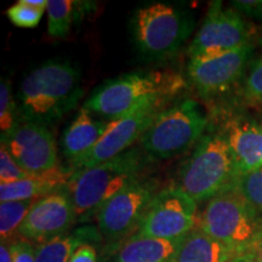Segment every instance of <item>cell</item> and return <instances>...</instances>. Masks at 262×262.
I'll return each instance as SVG.
<instances>
[{
	"instance_id": "cell-23",
	"label": "cell",
	"mask_w": 262,
	"mask_h": 262,
	"mask_svg": "<svg viewBox=\"0 0 262 262\" xmlns=\"http://www.w3.org/2000/svg\"><path fill=\"white\" fill-rule=\"evenodd\" d=\"M235 187L241 194L254 206L256 210L262 212V166L239 175L235 182Z\"/></svg>"
},
{
	"instance_id": "cell-1",
	"label": "cell",
	"mask_w": 262,
	"mask_h": 262,
	"mask_svg": "<svg viewBox=\"0 0 262 262\" xmlns=\"http://www.w3.org/2000/svg\"><path fill=\"white\" fill-rule=\"evenodd\" d=\"M186 81L176 72L149 71L118 77L88 98L84 107L90 112L119 119L150 103H168L185 89Z\"/></svg>"
},
{
	"instance_id": "cell-15",
	"label": "cell",
	"mask_w": 262,
	"mask_h": 262,
	"mask_svg": "<svg viewBox=\"0 0 262 262\" xmlns=\"http://www.w3.org/2000/svg\"><path fill=\"white\" fill-rule=\"evenodd\" d=\"M233 155L238 175L262 166V124L241 114L229 118L221 130Z\"/></svg>"
},
{
	"instance_id": "cell-7",
	"label": "cell",
	"mask_w": 262,
	"mask_h": 262,
	"mask_svg": "<svg viewBox=\"0 0 262 262\" xmlns=\"http://www.w3.org/2000/svg\"><path fill=\"white\" fill-rule=\"evenodd\" d=\"M208 127V118L193 100L163 110L141 137L142 148L156 159L176 157L198 143Z\"/></svg>"
},
{
	"instance_id": "cell-22",
	"label": "cell",
	"mask_w": 262,
	"mask_h": 262,
	"mask_svg": "<svg viewBox=\"0 0 262 262\" xmlns=\"http://www.w3.org/2000/svg\"><path fill=\"white\" fill-rule=\"evenodd\" d=\"M75 3L72 0H48V32L52 38H64L71 31Z\"/></svg>"
},
{
	"instance_id": "cell-28",
	"label": "cell",
	"mask_w": 262,
	"mask_h": 262,
	"mask_svg": "<svg viewBox=\"0 0 262 262\" xmlns=\"http://www.w3.org/2000/svg\"><path fill=\"white\" fill-rule=\"evenodd\" d=\"M12 262H35V247L26 239H15L9 244Z\"/></svg>"
},
{
	"instance_id": "cell-33",
	"label": "cell",
	"mask_w": 262,
	"mask_h": 262,
	"mask_svg": "<svg viewBox=\"0 0 262 262\" xmlns=\"http://www.w3.org/2000/svg\"><path fill=\"white\" fill-rule=\"evenodd\" d=\"M229 262H255V261L251 260V258H249L248 256H238Z\"/></svg>"
},
{
	"instance_id": "cell-8",
	"label": "cell",
	"mask_w": 262,
	"mask_h": 262,
	"mask_svg": "<svg viewBox=\"0 0 262 262\" xmlns=\"http://www.w3.org/2000/svg\"><path fill=\"white\" fill-rule=\"evenodd\" d=\"M198 225L196 203L179 186H170L155 195L136 234L172 241L183 238Z\"/></svg>"
},
{
	"instance_id": "cell-26",
	"label": "cell",
	"mask_w": 262,
	"mask_h": 262,
	"mask_svg": "<svg viewBox=\"0 0 262 262\" xmlns=\"http://www.w3.org/2000/svg\"><path fill=\"white\" fill-rule=\"evenodd\" d=\"M243 94L250 103L262 106V52L245 78Z\"/></svg>"
},
{
	"instance_id": "cell-5",
	"label": "cell",
	"mask_w": 262,
	"mask_h": 262,
	"mask_svg": "<svg viewBox=\"0 0 262 262\" xmlns=\"http://www.w3.org/2000/svg\"><path fill=\"white\" fill-rule=\"evenodd\" d=\"M198 227L239 256H244L260 233L262 219L233 186L208 202L199 216Z\"/></svg>"
},
{
	"instance_id": "cell-21",
	"label": "cell",
	"mask_w": 262,
	"mask_h": 262,
	"mask_svg": "<svg viewBox=\"0 0 262 262\" xmlns=\"http://www.w3.org/2000/svg\"><path fill=\"white\" fill-rule=\"evenodd\" d=\"M37 199L0 202V238L2 244H10Z\"/></svg>"
},
{
	"instance_id": "cell-31",
	"label": "cell",
	"mask_w": 262,
	"mask_h": 262,
	"mask_svg": "<svg viewBox=\"0 0 262 262\" xmlns=\"http://www.w3.org/2000/svg\"><path fill=\"white\" fill-rule=\"evenodd\" d=\"M244 256H248L251 260H254L255 262H262V228L258 233L256 241L253 244V247L250 248V250L248 251L247 255Z\"/></svg>"
},
{
	"instance_id": "cell-16",
	"label": "cell",
	"mask_w": 262,
	"mask_h": 262,
	"mask_svg": "<svg viewBox=\"0 0 262 262\" xmlns=\"http://www.w3.org/2000/svg\"><path fill=\"white\" fill-rule=\"evenodd\" d=\"M110 123L94 119L88 108H80L62 136L61 145L66 158L72 163L89 153L106 133Z\"/></svg>"
},
{
	"instance_id": "cell-17",
	"label": "cell",
	"mask_w": 262,
	"mask_h": 262,
	"mask_svg": "<svg viewBox=\"0 0 262 262\" xmlns=\"http://www.w3.org/2000/svg\"><path fill=\"white\" fill-rule=\"evenodd\" d=\"M74 170L57 169L31 175L19 181L0 183V202L39 199L66 188Z\"/></svg>"
},
{
	"instance_id": "cell-3",
	"label": "cell",
	"mask_w": 262,
	"mask_h": 262,
	"mask_svg": "<svg viewBox=\"0 0 262 262\" xmlns=\"http://www.w3.org/2000/svg\"><path fill=\"white\" fill-rule=\"evenodd\" d=\"M142 166L140 150L130 149L107 162L74 170L66 188L73 201L77 221L96 219L100 209L111 198L140 179Z\"/></svg>"
},
{
	"instance_id": "cell-19",
	"label": "cell",
	"mask_w": 262,
	"mask_h": 262,
	"mask_svg": "<svg viewBox=\"0 0 262 262\" xmlns=\"http://www.w3.org/2000/svg\"><path fill=\"white\" fill-rule=\"evenodd\" d=\"M239 255L196 227L182 238L172 262H229Z\"/></svg>"
},
{
	"instance_id": "cell-14",
	"label": "cell",
	"mask_w": 262,
	"mask_h": 262,
	"mask_svg": "<svg viewBox=\"0 0 262 262\" xmlns=\"http://www.w3.org/2000/svg\"><path fill=\"white\" fill-rule=\"evenodd\" d=\"M77 214L67 188L51 193L34 202L18 229V235L38 244L70 232Z\"/></svg>"
},
{
	"instance_id": "cell-24",
	"label": "cell",
	"mask_w": 262,
	"mask_h": 262,
	"mask_svg": "<svg viewBox=\"0 0 262 262\" xmlns=\"http://www.w3.org/2000/svg\"><path fill=\"white\" fill-rule=\"evenodd\" d=\"M47 9L35 8L29 5L26 0H19L14 5L10 6L6 15L15 26L21 28H34L37 27Z\"/></svg>"
},
{
	"instance_id": "cell-25",
	"label": "cell",
	"mask_w": 262,
	"mask_h": 262,
	"mask_svg": "<svg viewBox=\"0 0 262 262\" xmlns=\"http://www.w3.org/2000/svg\"><path fill=\"white\" fill-rule=\"evenodd\" d=\"M16 120V104L11 95V85L8 79L0 83V129L5 135L17 125Z\"/></svg>"
},
{
	"instance_id": "cell-12",
	"label": "cell",
	"mask_w": 262,
	"mask_h": 262,
	"mask_svg": "<svg viewBox=\"0 0 262 262\" xmlns=\"http://www.w3.org/2000/svg\"><path fill=\"white\" fill-rule=\"evenodd\" d=\"M2 143L26 172L37 175L58 168L56 140L44 124L27 120L2 135Z\"/></svg>"
},
{
	"instance_id": "cell-20",
	"label": "cell",
	"mask_w": 262,
	"mask_h": 262,
	"mask_svg": "<svg viewBox=\"0 0 262 262\" xmlns=\"http://www.w3.org/2000/svg\"><path fill=\"white\" fill-rule=\"evenodd\" d=\"M100 234L93 227L67 232L35 247V262H70L78 248L97 241Z\"/></svg>"
},
{
	"instance_id": "cell-29",
	"label": "cell",
	"mask_w": 262,
	"mask_h": 262,
	"mask_svg": "<svg viewBox=\"0 0 262 262\" xmlns=\"http://www.w3.org/2000/svg\"><path fill=\"white\" fill-rule=\"evenodd\" d=\"M233 8L248 17L262 21V0H235L232 2Z\"/></svg>"
},
{
	"instance_id": "cell-13",
	"label": "cell",
	"mask_w": 262,
	"mask_h": 262,
	"mask_svg": "<svg viewBox=\"0 0 262 262\" xmlns=\"http://www.w3.org/2000/svg\"><path fill=\"white\" fill-rule=\"evenodd\" d=\"M251 52L253 45L250 42L214 56L192 58L188 63L191 83L203 97L226 93L243 75Z\"/></svg>"
},
{
	"instance_id": "cell-9",
	"label": "cell",
	"mask_w": 262,
	"mask_h": 262,
	"mask_svg": "<svg viewBox=\"0 0 262 262\" xmlns=\"http://www.w3.org/2000/svg\"><path fill=\"white\" fill-rule=\"evenodd\" d=\"M158 193L152 180L137 179L111 198L96 216L98 232L107 241H122L137 231L147 209Z\"/></svg>"
},
{
	"instance_id": "cell-30",
	"label": "cell",
	"mask_w": 262,
	"mask_h": 262,
	"mask_svg": "<svg viewBox=\"0 0 262 262\" xmlns=\"http://www.w3.org/2000/svg\"><path fill=\"white\" fill-rule=\"evenodd\" d=\"M70 262H97V254L93 244H85L78 248Z\"/></svg>"
},
{
	"instance_id": "cell-27",
	"label": "cell",
	"mask_w": 262,
	"mask_h": 262,
	"mask_svg": "<svg viewBox=\"0 0 262 262\" xmlns=\"http://www.w3.org/2000/svg\"><path fill=\"white\" fill-rule=\"evenodd\" d=\"M32 173L26 172L18 166L14 158L10 156L9 150L2 143L0 147V183H9L27 179Z\"/></svg>"
},
{
	"instance_id": "cell-6",
	"label": "cell",
	"mask_w": 262,
	"mask_h": 262,
	"mask_svg": "<svg viewBox=\"0 0 262 262\" xmlns=\"http://www.w3.org/2000/svg\"><path fill=\"white\" fill-rule=\"evenodd\" d=\"M192 29L191 14L165 3L142 6L133 18L137 48L141 54L153 60L172 56L185 44Z\"/></svg>"
},
{
	"instance_id": "cell-4",
	"label": "cell",
	"mask_w": 262,
	"mask_h": 262,
	"mask_svg": "<svg viewBox=\"0 0 262 262\" xmlns=\"http://www.w3.org/2000/svg\"><path fill=\"white\" fill-rule=\"evenodd\" d=\"M238 171L222 131L205 134L180 169L179 187L195 203L210 201L235 186Z\"/></svg>"
},
{
	"instance_id": "cell-32",
	"label": "cell",
	"mask_w": 262,
	"mask_h": 262,
	"mask_svg": "<svg viewBox=\"0 0 262 262\" xmlns=\"http://www.w3.org/2000/svg\"><path fill=\"white\" fill-rule=\"evenodd\" d=\"M0 262H12L9 244L0 245Z\"/></svg>"
},
{
	"instance_id": "cell-2",
	"label": "cell",
	"mask_w": 262,
	"mask_h": 262,
	"mask_svg": "<svg viewBox=\"0 0 262 262\" xmlns=\"http://www.w3.org/2000/svg\"><path fill=\"white\" fill-rule=\"evenodd\" d=\"M80 96V74L70 62L49 61L29 72L18 93L28 120L55 122L73 108Z\"/></svg>"
},
{
	"instance_id": "cell-10",
	"label": "cell",
	"mask_w": 262,
	"mask_h": 262,
	"mask_svg": "<svg viewBox=\"0 0 262 262\" xmlns=\"http://www.w3.org/2000/svg\"><path fill=\"white\" fill-rule=\"evenodd\" d=\"M253 29L235 9H225L221 2L210 5L202 27L191 41L188 55L192 58L214 55L250 44Z\"/></svg>"
},
{
	"instance_id": "cell-11",
	"label": "cell",
	"mask_w": 262,
	"mask_h": 262,
	"mask_svg": "<svg viewBox=\"0 0 262 262\" xmlns=\"http://www.w3.org/2000/svg\"><path fill=\"white\" fill-rule=\"evenodd\" d=\"M164 106L165 103H150L119 119L111 120L97 145L89 153L72 162V170L90 168L126 152L135 141L143 136Z\"/></svg>"
},
{
	"instance_id": "cell-18",
	"label": "cell",
	"mask_w": 262,
	"mask_h": 262,
	"mask_svg": "<svg viewBox=\"0 0 262 262\" xmlns=\"http://www.w3.org/2000/svg\"><path fill=\"white\" fill-rule=\"evenodd\" d=\"M181 239H162L134 234L124 242L117 254V262H172Z\"/></svg>"
}]
</instances>
